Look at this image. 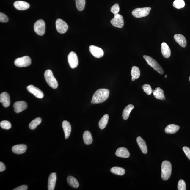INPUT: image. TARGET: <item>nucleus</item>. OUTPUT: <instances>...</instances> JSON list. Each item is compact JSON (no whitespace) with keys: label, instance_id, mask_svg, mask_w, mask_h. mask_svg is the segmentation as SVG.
Wrapping results in <instances>:
<instances>
[{"label":"nucleus","instance_id":"obj_1","mask_svg":"<svg viewBox=\"0 0 190 190\" xmlns=\"http://www.w3.org/2000/svg\"><path fill=\"white\" fill-rule=\"evenodd\" d=\"M110 91L107 89H99L95 92L92 98L91 103L93 104H99L103 102L108 99Z\"/></svg>","mask_w":190,"mask_h":190},{"label":"nucleus","instance_id":"obj_2","mask_svg":"<svg viewBox=\"0 0 190 190\" xmlns=\"http://www.w3.org/2000/svg\"><path fill=\"white\" fill-rule=\"evenodd\" d=\"M161 177L164 181L167 180L172 174V167L171 163L168 161H163L161 166Z\"/></svg>","mask_w":190,"mask_h":190},{"label":"nucleus","instance_id":"obj_3","mask_svg":"<svg viewBox=\"0 0 190 190\" xmlns=\"http://www.w3.org/2000/svg\"><path fill=\"white\" fill-rule=\"evenodd\" d=\"M44 76L46 81L48 85L53 89H57L58 86V82L54 76L51 70H46Z\"/></svg>","mask_w":190,"mask_h":190},{"label":"nucleus","instance_id":"obj_4","mask_svg":"<svg viewBox=\"0 0 190 190\" xmlns=\"http://www.w3.org/2000/svg\"><path fill=\"white\" fill-rule=\"evenodd\" d=\"M143 58L145 59L148 65L161 74L164 73V71L159 63L150 56L144 55Z\"/></svg>","mask_w":190,"mask_h":190},{"label":"nucleus","instance_id":"obj_5","mask_svg":"<svg viewBox=\"0 0 190 190\" xmlns=\"http://www.w3.org/2000/svg\"><path fill=\"white\" fill-rule=\"evenodd\" d=\"M151 10L150 7H145L143 8H138L132 11V15L136 18H139L148 16Z\"/></svg>","mask_w":190,"mask_h":190},{"label":"nucleus","instance_id":"obj_6","mask_svg":"<svg viewBox=\"0 0 190 190\" xmlns=\"http://www.w3.org/2000/svg\"><path fill=\"white\" fill-rule=\"evenodd\" d=\"M45 22L42 20L36 21L34 25V30L36 33L39 36L43 35L45 32Z\"/></svg>","mask_w":190,"mask_h":190},{"label":"nucleus","instance_id":"obj_7","mask_svg":"<svg viewBox=\"0 0 190 190\" xmlns=\"http://www.w3.org/2000/svg\"><path fill=\"white\" fill-rule=\"evenodd\" d=\"M31 63V60L30 57L27 56L17 58L14 61L15 66L19 67H28L29 66Z\"/></svg>","mask_w":190,"mask_h":190},{"label":"nucleus","instance_id":"obj_8","mask_svg":"<svg viewBox=\"0 0 190 190\" xmlns=\"http://www.w3.org/2000/svg\"><path fill=\"white\" fill-rule=\"evenodd\" d=\"M56 27L59 33L64 34L67 31L68 24L61 19H58L56 22Z\"/></svg>","mask_w":190,"mask_h":190},{"label":"nucleus","instance_id":"obj_9","mask_svg":"<svg viewBox=\"0 0 190 190\" xmlns=\"http://www.w3.org/2000/svg\"><path fill=\"white\" fill-rule=\"evenodd\" d=\"M111 23L115 27L122 28L124 26L123 17L119 13L115 15L114 18L111 21Z\"/></svg>","mask_w":190,"mask_h":190},{"label":"nucleus","instance_id":"obj_10","mask_svg":"<svg viewBox=\"0 0 190 190\" xmlns=\"http://www.w3.org/2000/svg\"><path fill=\"white\" fill-rule=\"evenodd\" d=\"M68 62L71 68L74 69L77 67L78 61V57L74 52H71L68 56Z\"/></svg>","mask_w":190,"mask_h":190},{"label":"nucleus","instance_id":"obj_11","mask_svg":"<svg viewBox=\"0 0 190 190\" xmlns=\"http://www.w3.org/2000/svg\"><path fill=\"white\" fill-rule=\"evenodd\" d=\"M90 53L96 58H100L103 56L104 52L101 48L95 45H91L89 47Z\"/></svg>","mask_w":190,"mask_h":190},{"label":"nucleus","instance_id":"obj_12","mask_svg":"<svg viewBox=\"0 0 190 190\" xmlns=\"http://www.w3.org/2000/svg\"><path fill=\"white\" fill-rule=\"evenodd\" d=\"M28 92L33 95L34 96L39 99H42L44 97V94L38 88L33 85H30L27 87Z\"/></svg>","mask_w":190,"mask_h":190},{"label":"nucleus","instance_id":"obj_13","mask_svg":"<svg viewBox=\"0 0 190 190\" xmlns=\"http://www.w3.org/2000/svg\"><path fill=\"white\" fill-rule=\"evenodd\" d=\"M13 107L15 112L19 113L25 110L27 107V105L24 101H17L13 104Z\"/></svg>","mask_w":190,"mask_h":190},{"label":"nucleus","instance_id":"obj_14","mask_svg":"<svg viewBox=\"0 0 190 190\" xmlns=\"http://www.w3.org/2000/svg\"><path fill=\"white\" fill-rule=\"evenodd\" d=\"M57 180L56 173L53 172L50 175L48 181V190H54Z\"/></svg>","mask_w":190,"mask_h":190},{"label":"nucleus","instance_id":"obj_15","mask_svg":"<svg viewBox=\"0 0 190 190\" xmlns=\"http://www.w3.org/2000/svg\"><path fill=\"white\" fill-rule=\"evenodd\" d=\"M0 102L2 103L3 106L7 107L10 105V98L8 94L3 92L0 95Z\"/></svg>","mask_w":190,"mask_h":190},{"label":"nucleus","instance_id":"obj_16","mask_svg":"<svg viewBox=\"0 0 190 190\" xmlns=\"http://www.w3.org/2000/svg\"><path fill=\"white\" fill-rule=\"evenodd\" d=\"M27 149L26 145L23 144L16 145L12 147V152L16 154H21L26 152Z\"/></svg>","mask_w":190,"mask_h":190},{"label":"nucleus","instance_id":"obj_17","mask_svg":"<svg viewBox=\"0 0 190 190\" xmlns=\"http://www.w3.org/2000/svg\"><path fill=\"white\" fill-rule=\"evenodd\" d=\"M15 8L19 10H24L29 8V4L22 1H17L13 4Z\"/></svg>","mask_w":190,"mask_h":190},{"label":"nucleus","instance_id":"obj_18","mask_svg":"<svg viewBox=\"0 0 190 190\" xmlns=\"http://www.w3.org/2000/svg\"><path fill=\"white\" fill-rule=\"evenodd\" d=\"M62 126L64 132L65 139H68L71 132V126L70 123L66 120L63 121Z\"/></svg>","mask_w":190,"mask_h":190},{"label":"nucleus","instance_id":"obj_19","mask_svg":"<svg viewBox=\"0 0 190 190\" xmlns=\"http://www.w3.org/2000/svg\"><path fill=\"white\" fill-rule=\"evenodd\" d=\"M116 155L119 157L128 158L130 156V153L125 147H121L117 150Z\"/></svg>","mask_w":190,"mask_h":190},{"label":"nucleus","instance_id":"obj_20","mask_svg":"<svg viewBox=\"0 0 190 190\" xmlns=\"http://www.w3.org/2000/svg\"><path fill=\"white\" fill-rule=\"evenodd\" d=\"M161 51L163 56L165 58H168L170 56L171 51L169 47L166 43L163 42L161 44Z\"/></svg>","mask_w":190,"mask_h":190},{"label":"nucleus","instance_id":"obj_21","mask_svg":"<svg viewBox=\"0 0 190 190\" xmlns=\"http://www.w3.org/2000/svg\"><path fill=\"white\" fill-rule=\"evenodd\" d=\"M174 39L182 47L185 48L187 46V41L186 38L182 34H175L174 36Z\"/></svg>","mask_w":190,"mask_h":190},{"label":"nucleus","instance_id":"obj_22","mask_svg":"<svg viewBox=\"0 0 190 190\" xmlns=\"http://www.w3.org/2000/svg\"><path fill=\"white\" fill-rule=\"evenodd\" d=\"M137 142L142 152L144 154H147V147L145 141L141 137H138L137 139Z\"/></svg>","mask_w":190,"mask_h":190},{"label":"nucleus","instance_id":"obj_23","mask_svg":"<svg viewBox=\"0 0 190 190\" xmlns=\"http://www.w3.org/2000/svg\"><path fill=\"white\" fill-rule=\"evenodd\" d=\"M153 95L157 99L164 100L165 97L164 94V91L160 87H157V89L153 90Z\"/></svg>","mask_w":190,"mask_h":190},{"label":"nucleus","instance_id":"obj_24","mask_svg":"<svg viewBox=\"0 0 190 190\" xmlns=\"http://www.w3.org/2000/svg\"><path fill=\"white\" fill-rule=\"evenodd\" d=\"M180 126L175 124H170L167 126L165 132L167 134H173L176 133L180 129Z\"/></svg>","mask_w":190,"mask_h":190},{"label":"nucleus","instance_id":"obj_25","mask_svg":"<svg viewBox=\"0 0 190 190\" xmlns=\"http://www.w3.org/2000/svg\"><path fill=\"white\" fill-rule=\"evenodd\" d=\"M134 106L132 104L128 105L123 111L122 117L124 120H127L129 117L130 112L134 109Z\"/></svg>","mask_w":190,"mask_h":190},{"label":"nucleus","instance_id":"obj_26","mask_svg":"<svg viewBox=\"0 0 190 190\" xmlns=\"http://www.w3.org/2000/svg\"><path fill=\"white\" fill-rule=\"evenodd\" d=\"M84 142L86 145H91L93 142L91 134L88 131H84L83 135Z\"/></svg>","mask_w":190,"mask_h":190},{"label":"nucleus","instance_id":"obj_27","mask_svg":"<svg viewBox=\"0 0 190 190\" xmlns=\"http://www.w3.org/2000/svg\"><path fill=\"white\" fill-rule=\"evenodd\" d=\"M67 181L71 187L74 188H78L79 187V184L78 180L73 176H68L67 178Z\"/></svg>","mask_w":190,"mask_h":190},{"label":"nucleus","instance_id":"obj_28","mask_svg":"<svg viewBox=\"0 0 190 190\" xmlns=\"http://www.w3.org/2000/svg\"><path fill=\"white\" fill-rule=\"evenodd\" d=\"M109 116L108 114H105L101 118L99 123V126L101 129H103L106 127L108 123Z\"/></svg>","mask_w":190,"mask_h":190},{"label":"nucleus","instance_id":"obj_29","mask_svg":"<svg viewBox=\"0 0 190 190\" xmlns=\"http://www.w3.org/2000/svg\"><path fill=\"white\" fill-rule=\"evenodd\" d=\"M111 172L117 175L122 176L125 173V170L122 168L118 167H113L111 169Z\"/></svg>","mask_w":190,"mask_h":190},{"label":"nucleus","instance_id":"obj_30","mask_svg":"<svg viewBox=\"0 0 190 190\" xmlns=\"http://www.w3.org/2000/svg\"><path fill=\"white\" fill-rule=\"evenodd\" d=\"M41 119L40 117L37 118L32 120L29 124V128L30 129L34 130L37 127L41 122Z\"/></svg>","mask_w":190,"mask_h":190},{"label":"nucleus","instance_id":"obj_31","mask_svg":"<svg viewBox=\"0 0 190 190\" xmlns=\"http://www.w3.org/2000/svg\"><path fill=\"white\" fill-rule=\"evenodd\" d=\"M76 6L78 11H82L85 7V0H76Z\"/></svg>","mask_w":190,"mask_h":190},{"label":"nucleus","instance_id":"obj_32","mask_svg":"<svg viewBox=\"0 0 190 190\" xmlns=\"http://www.w3.org/2000/svg\"><path fill=\"white\" fill-rule=\"evenodd\" d=\"M131 75L132 77H133L136 79H138L140 76V71L138 67L133 66L132 68Z\"/></svg>","mask_w":190,"mask_h":190},{"label":"nucleus","instance_id":"obj_33","mask_svg":"<svg viewBox=\"0 0 190 190\" xmlns=\"http://www.w3.org/2000/svg\"><path fill=\"white\" fill-rule=\"evenodd\" d=\"M173 6L176 9H181L185 7V2L183 0H175L174 2Z\"/></svg>","mask_w":190,"mask_h":190},{"label":"nucleus","instance_id":"obj_34","mask_svg":"<svg viewBox=\"0 0 190 190\" xmlns=\"http://www.w3.org/2000/svg\"><path fill=\"white\" fill-rule=\"evenodd\" d=\"M0 126L3 129L9 130L11 128V125L8 121L3 120L0 123Z\"/></svg>","mask_w":190,"mask_h":190},{"label":"nucleus","instance_id":"obj_35","mask_svg":"<svg viewBox=\"0 0 190 190\" xmlns=\"http://www.w3.org/2000/svg\"><path fill=\"white\" fill-rule=\"evenodd\" d=\"M142 88L145 93L147 95H150L153 93V90L151 89V86L149 84H145L142 86Z\"/></svg>","mask_w":190,"mask_h":190},{"label":"nucleus","instance_id":"obj_36","mask_svg":"<svg viewBox=\"0 0 190 190\" xmlns=\"http://www.w3.org/2000/svg\"><path fill=\"white\" fill-rule=\"evenodd\" d=\"M120 10V7L117 3L115 4L111 7V11L114 15H116L118 14L119 11Z\"/></svg>","mask_w":190,"mask_h":190},{"label":"nucleus","instance_id":"obj_37","mask_svg":"<svg viewBox=\"0 0 190 190\" xmlns=\"http://www.w3.org/2000/svg\"><path fill=\"white\" fill-rule=\"evenodd\" d=\"M178 190H186V185L185 181L183 180H180L178 184Z\"/></svg>","mask_w":190,"mask_h":190},{"label":"nucleus","instance_id":"obj_38","mask_svg":"<svg viewBox=\"0 0 190 190\" xmlns=\"http://www.w3.org/2000/svg\"><path fill=\"white\" fill-rule=\"evenodd\" d=\"M8 18L7 15L3 13H0V22L6 23L8 22Z\"/></svg>","mask_w":190,"mask_h":190},{"label":"nucleus","instance_id":"obj_39","mask_svg":"<svg viewBox=\"0 0 190 190\" xmlns=\"http://www.w3.org/2000/svg\"><path fill=\"white\" fill-rule=\"evenodd\" d=\"M183 150L188 159L190 160V148L187 147H183Z\"/></svg>","mask_w":190,"mask_h":190},{"label":"nucleus","instance_id":"obj_40","mask_svg":"<svg viewBox=\"0 0 190 190\" xmlns=\"http://www.w3.org/2000/svg\"><path fill=\"white\" fill-rule=\"evenodd\" d=\"M28 189V186L26 185H23L15 188L13 190H26Z\"/></svg>","mask_w":190,"mask_h":190},{"label":"nucleus","instance_id":"obj_41","mask_svg":"<svg viewBox=\"0 0 190 190\" xmlns=\"http://www.w3.org/2000/svg\"><path fill=\"white\" fill-rule=\"evenodd\" d=\"M6 169L5 166L3 162H0V172H2L4 171Z\"/></svg>","mask_w":190,"mask_h":190},{"label":"nucleus","instance_id":"obj_42","mask_svg":"<svg viewBox=\"0 0 190 190\" xmlns=\"http://www.w3.org/2000/svg\"><path fill=\"white\" fill-rule=\"evenodd\" d=\"M135 78H134L133 77H132V81H135Z\"/></svg>","mask_w":190,"mask_h":190},{"label":"nucleus","instance_id":"obj_43","mask_svg":"<svg viewBox=\"0 0 190 190\" xmlns=\"http://www.w3.org/2000/svg\"><path fill=\"white\" fill-rule=\"evenodd\" d=\"M165 77L166 78L167 77V75H165Z\"/></svg>","mask_w":190,"mask_h":190},{"label":"nucleus","instance_id":"obj_44","mask_svg":"<svg viewBox=\"0 0 190 190\" xmlns=\"http://www.w3.org/2000/svg\"><path fill=\"white\" fill-rule=\"evenodd\" d=\"M189 81H190V77H189Z\"/></svg>","mask_w":190,"mask_h":190}]
</instances>
